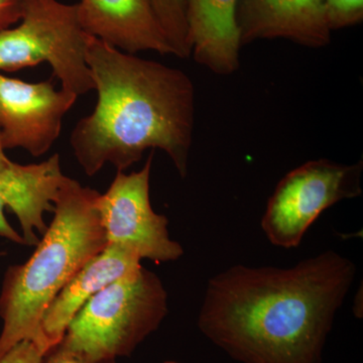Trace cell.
I'll return each mask as SVG.
<instances>
[{"label":"cell","mask_w":363,"mask_h":363,"mask_svg":"<svg viewBox=\"0 0 363 363\" xmlns=\"http://www.w3.org/2000/svg\"><path fill=\"white\" fill-rule=\"evenodd\" d=\"M357 269L332 250L291 267L235 264L208 281L198 328L240 363H321Z\"/></svg>","instance_id":"1"},{"label":"cell","mask_w":363,"mask_h":363,"mask_svg":"<svg viewBox=\"0 0 363 363\" xmlns=\"http://www.w3.org/2000/svg\"><path fill=\"white\" fill-rule=\"evenodd\" d=\"M86 61L96 106L70 136L86 175H96L106 164L124 172L145 150L159 149L186 178L195 124L192 79L181 69L119 51L91 35Z\"/></svg>","instance_id":"2"},{"label":"cell","mask_w":363,"mask_h":363,"mask_svg":"<svg viewBox=\"0 0 363 363\" xmlns=\"http://www.w3.org/2000/svg\"><path fill=\"white\" fill-rule=\"evenodd\" d=\"M100 193L67 177L54 219L23 264L7 269L0 293V358L25 339L43 334L45 310L66 284L107 245L98 211Z\"/></svg>","instance_id":"3"},{"label":"cell","mask_w":363,"mask_h":363,"mask_svg":"<svg viewBox=\"0 0 363 363\" xmlns=\"http://www.w3.org/2000/svg\"><path fill=\"white\" fill-rule=\"evenodd\" d=\"M168 314V293L142 267L90 298L67 328L64 343L94 359L130 357Z\"/></svg>","instance_id":"4"},{"label":"cell","mask_w":363,"mask_h":363,"mask_svg":"<svg viewBox=\"0 0 363 363\" xmlns=\"http://www.w3.org/2000/svg\"><path fill=\"white\" fill-rule=\"evenodd\" d=\"M88 37L76 4L23 0L18 26L0 32V72L48 63L62 89L82 96L94 90L86 61Z\"/></svg>","instance_id":"5"},{"label":"cell","mask_w":363,"mask_h":363,"mask_svg":"<svg viewBox=\"0 0 363 363\" xmlns=\"http://www.w3.org/2000/svg\"><path fill=\"white\" fill-rule=\"evenodd\" d=\"M362 161L344 164L318 159L289 172L269 197L260 220L267 240L285 250L298 247L325 210L362 194Z\"/></svg>","instance_id":"6"},{"label":"cell","mask_w":363,"mask_h":363,"mask_svg":"<svg viewBox=\"0 0 363 363\" xmlns=\"http://www.w3.org/2000/svg\"><path fill=\"white\" fill-rule=\"evenodd\" d=\"M152 150L138 172H117L108 190L100 194L98 211L107 245L130 248L142 259L175 262L183 257L180 243L171 240L169 220L152 209L150 196Z\"/></svg>","instance_id":"7"},{"label":"cell","mask_w":363,"mask_h":363,"mask_svg":"<svg viewBox=\"0 0 363 363\" xmlns=\"http://www.w3.org/2000/svg\"><path fill=\"white\" fill-rule=\"evenodd\" d=\"M73 93L55 89L52 81L28 83L0 72V143L39 157L61 135L64 117L77 101Z\"/></svg>","instance_id":"8"},{"label":"cell","mask_w":363,"mask_h":363,"mask_svg":"<svg viewBox=\"0 0 363 363\" xmlns=\"http://www.w3.org/2000/svg\"><path fill=\"white\" fill-rule=\"evenodd\" d=\"M240 44L284 39L320 49L331 40L325 0H238Z\"/></svg>","instance_id":"9"},{"label":"cell","mask_w":363,"mask_h":363,"mask_svg":"<svg viewBox=\"0 0 363 363\" xmlns=\"http://www.w3.org/2000/svg\"><path fill=\"white\" fill-rule=\"evenodd\" d=\"M83 30L119 51L174 55L150 0H80Z\"/></svg>","instance_id":"10"},{"label":"cell","mask_w":363,"mask_h":363,"mask_svg":"<svg viewBox=\"0 0 363 363\" xmlns=\"http://www.w3.org/2000/svg\"><path fill=\"white\" fill-rule=\"evenodd\" d=\"M142 259L130 248L107 245L85 264L60 291L45 310L40 330L55 345L83 306L116 279L142 267Z\"/></svg>","instance_id":"11"},{"label":"cell","mask_w":363,"mask_h":363,"mask_svg":"<svg viewBox=\"0 0 363 363\" xmlns=\"http://www.w3.org/2000/svg\"><path fill=\"white\" fill-rule=\"evenodd\" d=\"M66 179L59 154L40 164L13 162L0 172V197L18 217L26 245H37L38 233L44 235L47 231L45 214L54 212L55 200Z\"/></svg>","instance_id":"12"},{"label":"cell","mask_w":363,"mask_h":363,"mask_svg":"<svg viewBox=\"0 0 363 363\" xmlns=\"http://www.w3.org/2000/svg\"><path fill=\"white\" fill-rule=\"evenodd\" d=\"M238 2L184 0L191 56L196 63L216 75H233L240 69Z\"/></svg>","instance_id":"13"},{"label":"cell","mask_w":363,"mask_h":363,"mask_svg":"<svg viewBox=\"0 0 363 363\" xmlns=\"http://www.w3.org/2000/svg\"><path fill=\"white\" fill-rule=\"evenodd\" d=\"M150 1L173 49L174 56L181 59L189 58L191 56V47L188 40V26L184 0Z\"/></svg>","instance_id":"14"},{"label":"cell","mask_w":363,"mask_h":363,"mask_svg":"<svg viewBox=\"0 0 363 363\" xmlns=\"http://www.w3.org/2000/svg\"><path fill=\"white\" fill-rule=\"evenodd\" d=\"M327 23L331 32L359 25L363 21V0H325Z\"/></svg>","instance_id":"15"},{"label":"cell","mask_w":363,"mask_h":363,"mask_svg":"<svg viewBox=\"0 0 363 363\" xmlns=\"http://www.w3.org/2000/svg\"><path fill=\"white\" fill-rule=\"evenodd\" d=\"M52 346L44 333L35 338L25 339L7 351L0 358V363H39L40 358Z\"/></svg>","instance_id":"16"},{"label":"cell","mask_w":363,"mask_h":363,"mask_svg":"<svg viewBox=\"0 0 363 363\" xmlns=\"http://www.w3.org/2000/svg\"><path fill=\"white\" fill-rule=\"evenodd\" d=\"M39 363H116V360L94 359L77 350H72L61 340L43 355Z\"/></svg>","instance_id":"17"},{"label":"cell","mask_w":363,"mask_h":363,"mask_svg":"<svg viewBox=\"0 0 363 363\" xmlns=\"http://www.w3.org/2000/svg\"><path fill=\"white\" fill-rule=\"evenodd\" d=\"M23 0H0V32L18 23Z\"/></svg>","instance_id":"18"},{"label":"cell","mask_w":363,"mask_h":363,"mask_svg":"<svg viewBox=\"0 0 363 363\" xmlns=\"http://www.w3.org/2000/svg\"><path fill=\"white\" fill-rule=\"evenodd\" d=\"M4 208H6V205L0 197V238H6L18 245H26L23 236L18 234V231L14 230L13 226L6 220Z\"/></svg>","instance_id":"19"},{"label":"cell","mask_w":363,"mask_h":363,"mask_svg":"<svg viewBox=\"0 0 363 363\" xmlns=\"http://www.w3.org/2000/svg\"><path fill=\"white\" fill-rule=\"evenodd\" d=\"M4 150H6L2 147L1 143H0V172L4 171V169L9 168V167H11V164L13 162L6 157Z\"/></svg>","instance_id":"20"},{"label":"cell","mask_w":363,"mask_h":363,"mask_svg":"<svg viewBox=\"0 0 363 363\" xmlns=\"http://www.w3.org/2000/svg\"><path fill=\"white\" fill-rule=\"evenodd\" d=\"M6 255V252H0V257H2V255Z\"/></svg>","instance_id":"21"},{"label":"cell","mask_w":363,"mask_h":363,"mask_svg":"<svg viewBox=\"0 0 363 363\" xmlns=\"http://www.w3.org/2000/svg\"><path fill=\"white\" fill-rule=\"evenodd\" d=\"M166 363H178V362H166Z\"/></svg>","instance_id":"22"}]
</instances>
